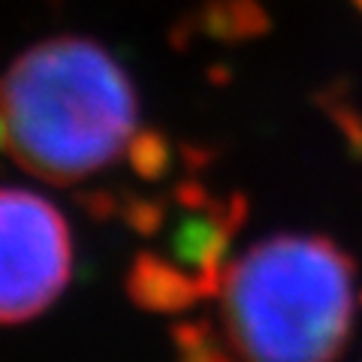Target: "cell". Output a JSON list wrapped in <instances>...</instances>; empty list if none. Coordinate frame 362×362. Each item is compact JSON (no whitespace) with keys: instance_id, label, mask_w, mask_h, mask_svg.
I'll return each mask as SVG.
<instances>
[{"instance_id":"obj_1","label":"cell","mask_w":362,"mask_h":362,"mask_svg":"<svg viewBox=\"0 0 362 362\" xmlns=\"http://www.w3.org/2000/svg\"><path fill=\"white\" fill-rule=\"evenodd\" d=\"M139 127L136 90L106 49L54 37L18 54L0 78V133L18 163L52 181L109 169Z\"/></svg>"},{"instance_id":"obj_2","label":"cell","mask_w":362,"mask_h":362,"mask_svg":"<svg viewBox=\"0 0 362 362\" xmlns=\"http://www.w3.org/2000/svg\"><path fill=\"white\" fill-rule=\"evenodd\" d=\"M354 311V269L314 235L254 245L223 290V320L245 362H332L350 338Z\"/></svg>"},{"instance_id":"obj_3","label":"cell","mask_w":362,"mask_h":362,"mask_svg":"<svg viewBox=\"0 0 362 362\" xmlns=\"http://www.w3.org/2000/svg\"><path fill=\"white\" fill-rule=\"evenodd\" d=\"M73 275L64 214L30 190L0 187V323L42 314Z\"/></svg>"}]
</instances>
